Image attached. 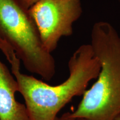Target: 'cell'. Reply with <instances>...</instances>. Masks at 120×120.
Returning a JSON list of instances; mask_svg holds the SVG:
<instances>
[{"label": "cell", "mask_w": 120, "mask_h": 120, "mask_svg": "<svg viewBox=\"0 0 120 120\" xmlns=\"http://www.w3.org/2000/svg\"><path fill=\"white\" fill-rule=\"evenodd\" d=\"M0 50L11 65V72L23 97L31 120H56L58 113L73 97L83 95L91 80L96 79L101 64L91 44L82 45L68 61L69 76L52 86L21 72V61L13 49L0 38Z\"/></svg>", "instance_id": "cell-1"}, {"label": "cell", "mask_w": 120, "mask_h": 120, "mask_svg": "<svg viewBox=\"0 0 120 120\" xmlns=\"http://www.w3.org/2000/svg\"><path fill=\"white\" fill-rule=\"evenodd\" d=\"M45 49L51 53L60 38L73 34V24L82 13L81 0H39L28 9Z\"/></svg>", "instance_id": "cell-4"}, {"label": "cell", "mask_w": 120, "mask_h": 120, "mask_svg": "<svg viewBox=\"0 0 120 120\" xmlns=\"http://www.w3.org/2000/svg\"><path fill=\"white\" fill-rule=\"evenodd\" d=\"M17 92L16 79L0 60V120H31L25 104L16 100Z\"/></svg>", "instance_id": "cell-5"}, {"label": "cell", "mask_w": 120, "mask_h": 120, "mask_svg": "<svg viewBox=\"0 0 120 120\" xmlns=\"http://www.w3.org/2000/svg\"><path fill=\"white\" fill-rule=\"evenodd\" d=\"M114 120H120V114H119V115L114 119Z\"/></svg>", "instance_id": "cell-8"}, {"label": "cell", "mask_w": 120, "mask_h": 120, "mask_svg": "<svg viewBox=\"0 0 120 120\" xmlns=\"http://www.w3.org/2000/svg\"><path fill=\"white\" fill-rule=\"evenodd\" d=\"M118 1H119V2H120V0H118Z\"/></svg>", "instance_id": "cell-9"}, {"label": "cell", "mask_w": 120, "mask_h": 120, "mask_svg": "<svg viewBox=\"0 0 120 120\" xmlns=\"http://www.w3.org/2000/svg\"><path fill=\"white\" fill-rule=\"evenodd\" d=\"M56 120H87L82 118L74 117L72 116L70 114V112H66L63 114L62 116L57 117Z\"/></svg>", "instance_id": "cell-6"}, {"label": "cell", "mask_w": 120, "mask_h": 120, "mask_svg": "<svg viewBox=\"0 0 120 120\" xmlns=\"http://www.w3.org/2000/svg\"><path fill=\"white\" fill-rule=\"evenodd\" d=\"M24 7L29 9L32 5L36 3L39 0H19Z\"/></svg>", "instance_id": "cell-7"}, {"label": "cell", "mask_w": 120, "mask_h": 120, "mask_svg": "<svg viewBox=\"0 0 120 120\" xmlns=\"http://www.w3.org/2000/svg\"><path fill=\"white\" fill-rule=\"evenodd\" d=\"M91 45L101 69L70 114L87 120H114L120 114V37L109 22H97L92 27Z\"/></svg>", "instance_id": "cell-2"}, {"label": "cell", "mask_w": 120, "mask_h": 120, "mask_svg": "<svg viewBox=\"0 0 120 120\" xmlns=\"http://www.w3.org/2000/svg\"><path fill=\"white\" fill-rule=\"evenodd\" d=\"M0 38L8 44L30 72L51 80L55 61L43 46L28 9L19 0H0Z\"/></svg>", "instance_id": "cell-3"}]
</instances>
